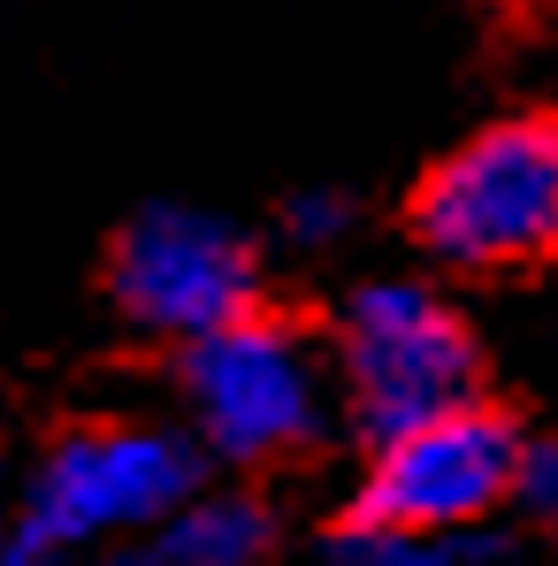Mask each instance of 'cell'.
Listing matches in <instances>:
<instances>
[{"label":"cell","mask_w":558,"mask_h":566,"mask_svg":"<svg viewBox=\"0 0 558 566\" xmlns=\"http://www.w3.org/2000/svg\"><path fill=\"white\" fill-rule=\"evenodd\" d=\"M329 368L345 382L360 429L382 444V437H406L421 421L466 413L474 382H482V345L444 291L413 276H375L337 306Z\"/></svg>","instance_id":"7a4b0ae2"},{"label":"cell","mask_w":558,"mask_h":566,"mask_svg":"<svg viewBox=\"0 0 558 566\" xmlns=\"http://www.w3.org/2000/svg\"><path fill=\"white\" fill-rule=\"evenodd\" d=\"M520 468H528V444L513 437V421L466 406V413L421 421V429L375 444L360 497H352V521L466 544V536L489 528L497 505H520Z\"/></svg>","instance_id":"5b68a950"},{"label":"cell","mask_w":558,"mask_h":566,"mask_svg":"<svg viewBox=\"0 0 558 566\" xmlns=\"http://www.w3.org/2000/svg\"><path fill=\"white\" fill-rule=\"evenodd\" d=\"M466 552L489 559L497 544L489 536H466V544H436V536H406V528H368V521H345V536L329 544L337 566H460Z\"/></svg>","instance_id":"ba28073f"},{"label":"cell","mask_w":558,"mask_h":566,"mask_svg":"<svg viewBox=\"0 0 558 566\" xmlns=\"http://www.w3.org/2000/svg\"><path fill=\"white\" fill-rule=\"evenodd\" d=\"M0 566H62V559H54L46 544H31L15 521H0Z\"/></svg>","instance_id":"8fae6325"},{"label":"cell","mask_w":558,"mask_h":566,"mask_svg":"<svg viewBox=\"0 0 558 566\" xmlns=\"http://www.w3.org/2000/svg\"><path fill=\"white\" fill-rule=\"evenodd\" d=\"M413 230L452 269L558 261V115H497L460 138L413 199Z\"/></svg>","instance_id":"3957f363"},{"label":"cell","mask_w":558,"mask_h":566,"mask_svg":"<svg viewBox=\"0 0 558 566\" xmlns=\"http://www.w3.org/2000/svg\"><path fill=\"white\" fill-rule=\"evenodd\" d=\"M345 230H352V207H345L337 191L291 199V238H298V245H345Z\"/></svg>","instance_id":"9c48e42d"},{"label":"cell","mask_w":558,"mask_h":566,"mask_svg":"<svg viewBox=\"0 0 558 566\" xmlns=\"http://www.w3.org/2000/svg\"><path fill=\"white\" fill-rule=\"evenodd\" d=\"M199 497V437H177L161 421H93L39 452L15 497V528L46 544L54 559L161 536Z\"/></svg>","instance_id":"6da1fadb"},{"label":"cell","mask_w":558,"mask_h":566,"mask_svg":"<svg viewBox=\"0 0 558 566\" xmlns=\"http://www.w3.org/2000/svg\"><path fill=\"white\" fill-rule=\"evenodd\" d=\"M185 406L199 452L230 468L291 460L329 429V360L276 314H245L185 353Z\"/></svg>","instance_id":"277c9868"},{"label":"cell","mask_w":558,"mask_h":566,"mask_svg":"<svg viewBox=\"0 0 558 566\" xmlns=\"http://www.w3.org/2000/svg\"><path fill=\"white\" fill-rule=\"evenodd\" d=\"M0 497H8V460H0Z\"/></svg>","instance_id":"4fadbf2b"},{"label":"cell","mask_w":558,"mask_h":566,"mask_svg":"<svg viewBox=\"0 0 558 566\" xmlns=\"http://www.w3.org/2000/svg\"><path fill=\"white\" fill-rule=\"evenodd\" d=\"M520 513L536 528L558 536V444H528V468H520Z\"/></svg>","instance_id":"30bf717a"},{"label":"cell","mask_w":558,"mask_h":566,"mask_svg":"<svg viewBox=\"0 0 558 566\" xmlns=\"http://www.w3.org/2000/svg\"><path fill=\"white\" fill-rule=\"evenodd\" d=\"M107 566H169V559H154V552H115Z\"/></svg>","instance_id":"7c38bea8"},{"label":"cell","mask_w":558,"mask_h":566,"mask_svg":"<svg viewBox=\"0 0 558 566\" xmlns=\"http://www.w3.org/2000/svg\"><path fill=\"white\" fill-rule=\"evenodd\" d=\"M115 306L169 345H199L245 314H261V253L238 222L207 214V207H146L123 238H115Z\"/></svg>","instance_id":"8992f818"},{"label":"cell","mask_w":558,"mask_h":566,"mask_svg":"<svg viewBox=\"0 0 558 566\" xmlns=\"http://www.w3.org/2000/svg\"><path fill=\"white\" fill-rule=\"evenodd\" d=\"M146 552L169 566H261L269 559V513L245 490H199Z\"/></svg>","instance_id":"52a82bcc"}]
</instances>
